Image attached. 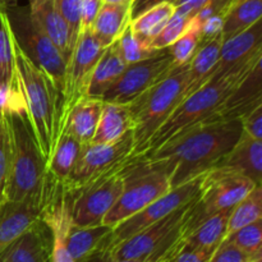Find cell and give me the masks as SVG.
Wrapping results in <instances>:
<instances>
[{"mask_svg":"<svg viewBox=\"0 0 262 262\" xmlns=\"http://www.w3.org/2000/svg\"><path fill=\"white\" fill-rule=\"evenodd\" d=\"M242 133L241 119L200 123L141 158L164 164L171 189L216 166L237 143Z\"/></svg>","mask_w":262,"mask_h":262,"instance_id":"cell-1","label":"cell"},{"mask_svg":"<svg viewBox=\"0 0 262 262\" xmlns=\"http://www.w3.org/2000/svg\"><path fill=\"white\" fill-rule=\"evenodd\" d=\"M9 133V170L3 199L13 202L36 200L43 204L48 161L43 158L26 109L4 113Z\"/></svg>","mask_w":262,"mask_h":262,"instance_id":"cell-2","label":"cell"},{"mask_svg":"<svg viewBox=\"0 0 262 262\" xmlns=\"http://www.w3.org/2000/svg\"><path fill=\"white\" fill-rule=\"evenodd\" d=\"M15 81L22 92L28 119L46 161L60 133L61 92L50 77L22 50L14 38Z\"/></svg>","mask_w":262,"mask_h":262,"instance_id":"cell-3","label":"cell"},{"mask_svg":"<svg viewBox=\"0 0 262 262\" xmlns=\"http://www.w3.org/2000/svg\"><path fill=\"white\" fill-rule=\"evenodd\" d=\"M261 60L262 54L230 71L212 73L206 83L182 100L148 141L142 155L151 154L170 138L209 119L222 106L241 79Z\"/></svg>","mask_w":262,"mask_h":262,"instance_id":"cell-4","label":"cell"},{"mask_svg":"<svg viewBox=\"0 0 262 262\" xmlns=\"http://www.w3.org/2000/svg\"><path fill=\"white\" fill-rule=\"evenodd\" d=\"M188 72L189 63L174 67L168 76L127 104L132 119L130 158H137L145 152L151 137L186 97Z\"/></svg>","mask_w":262,"mask_h":262,"instance_id":"cell-5","label":"cell"},{"mask_svg":"<svg viewBox=\"0 0 262 262\" xmlns=\"http://www.w3.org/2000/svg\"><path fill=\"white\" fill-rule=\"evenodd\" d=\"M256 186L257 184L252 179L233 169L215 166L207 170L200 184L199 193L184 217L178 245L210 216L223 210L232 209Z\"/></svg>","mask_w":262,"mask_h":262,"instance_id":"cell-6","label":"cell"},{"mask_svg":"<svg viewBox=\"0 0 262 262\" xmlns=\"http://www.w3.org/2000/svg\"><path fill=\"white\" fill-rule=\"evenodd\" d=\"M170 189L169 174L160 161L132 158L124 176V186L114 206L106 212L102 224L114 228L135 215Z\"/></svg>","mask_w":262,"mask_h":262,"instance_id":"cell-7","label":"cell"},{"mask_svg":"<svg viewBox=\"0 0 262 262\" xmlns=\"http://www.w3.org/2000/svg\"><path fill=\"white\" fill-rule=\"evenodd\" d=\"M193 200L105 252L115 258L169 261L178 245L181 227Z\"/></svg>","mask_w":262,"mask_h":262,"instance_id":"cell-8","label":"cell"},{"mask_svg":"<svg viewBox=\"0 0 262 262\" xmlns=\"http://www.w3.org/2000/svg\"><path fill=\"white\" fill-rule=\"evenodd\" d=\"M132 158L123 160L79 189L72 196V222L77 227L102 224L106 212L114 206L124 186V176Z\"/></svg>","mask_w":262,"mask_h":262,"instance_id":"cell-9","label":"cell"},{"mask_svg":"<svg viewBox=\"0 0 262 262\" xmlns=\"http://www.w3.org/2000/svg\"><path fill=\"white\" fill-rule=\"evenodd\" d=\"M132 147V130H128L117 142L82 143L71 174L60 186L69 196H74L79 189L130 158Z\"/></svg>","mask_w":262,"mask_h":262,"instance_id":"cell-10","label":"cell"},{"mask_svg":"<svg viewBox=\"0 0 262 262\" xmlns=\"http://www.w3.org/2000/svg\"><path fill=\"white\" fill-rule=\"evenodd\" d=\"M204 176L205 173L197 178L192 179V181L187 182V183L182 184V186L169 189L165 194L156 199L155 201H152L150 205L143 207L142 210L136 212L128 219L123 220L122 223L115 225L97 251H106L114 247L118 243L128 239L145 228L152 225L154 223L161 220L166 215L173 212L174 210L188 204L199 193L200 184L204 179Z\"/></svg>","mask_w":262,"mask_h":262,"instance_id":"cell-11","label":"cell"},{"mask_svg":"<svg viewBox=\"0 0 262 262\" xmlns=\"http://www.w3.org/2000/svg\"><path fill=\"white\" fill-rule=\"evenodd\" d=\"M106 46L92 33V31H82L74 45L72 55L67 63L63 94H61L60 127L69 110L87 95L90 79L97 61L104 54Z\"/></svg>","mask_w":262,"mask_h":262,"instance_id":"cell-12","label":"cell"},{"mask_svg":"<svg viewBox=\"0 0 262 262\" xmlns=\"http://www.w3.org/2000/svg\"><path fill=\"white\" fill-rule=\"evenodd\" d=\"M174 67L170 48L161 49L145 60L128 64L119 78L102 95L101 101L129 104L156 82L168 76Z\"/></svg>","mask_w":262,"mask_h":262,"instance_id":"cell-13","label":"cell"},{"mask_svg":"<svg viewBox=\"0 0 262 262\" xmlns=\"http://www.w3.org/2000/svg\"><path fill=\"white\" fill-rule=\"evenodd\" d=\"M17 20L18 28L10 26L18 45L50 77L63 94L67 63L59 49L30 13H22Z\"/></svg>","mask_w":262,"mask_h":262,"instance_id":"cell-14","label":"cell"},{"mask_svg":"<svg viewBox=\"0 0 262 262\" xmlns=\"http://www.w3.org/2000/svg\"><path fill=\"white\" fill-rule=\"evenodd\" d=\"M262 105V68L258 61L234 87L222 106L204 123L242 119L246 114Z\"/></svg>","mask_w":262,"mask_h":262,"instance_id":"cell-15","label":"cell"},{"mask_svg":"<svg viewBox=\"0 0 262 262\" xmlns=\"http://www.w3.org/2000/svg\"><path fill=\"white\" fill-rule=\"evenodd\" d=\"M42 207L36 200L13 202L0 197V255L40 219Z\"/></svg>","mask_w":262,"mask_h":262,"instance_id":"cell-16","label":"cell"},{"mask_svg":"<svg viewBox=\"0 0 262 262\" xmlns=\"http://www.w3.org/2000/svg\"><path fill=\"white\" fill-rule=\"evenodd\" d=\"M51 245L50 229L40 217L0 255V262H51Z\"/></svg>","mask_w":262,"mask_h":262,"instance_id":"cell-17","label":"cell"},{"mask_svg":"<svg viewBox=\"0 0 262 262\" xmlns=\"http://www.w3.org/2000/svg\"><path fill=\"white\" fill-rule=\"evenodd\" d=\"M262 54V22L255 25L243 32L223 41L220 58L214 72H227L238 66L247 63L251 59Z\"/></svg>","mask_w":262,"mask_h":262,"instance_id":"cell-18","label":"cell"},{"mask_svg":"<svg viewBox=\"0 0 262 262\" xmlns=\"http://www.w3.org/2000/svg\"><path fill=\"white\" fill-rule=\"evenodd\" d=\"M216 166H224L245 174L257 186H261L262 140H256L243 132L232 150L216 164Z\"/></svg>","mask_w":262,"mask_h":262,"instance_id":"cell-19","label":"cell"},{"mask_svg":"<svg viewBox=\"0 0 262 262\" xmlns=\"http://www.w3.org/2000/svg\"><path fill=\"white\" fill-rule=\"evenodd\" d=\"M28 3H30V9H28L30 15L40 23L41 27L45 30L49 37L59 49L66 63H68L72 55L71 45H69V30L56 8L55 0H28Z\"/></svg>","mask_w":262,"mask_h":262,"instance_id":"cell-20","label":"cell"},{"mask_svg":"<svg viewBox=\"0 0 262 262\" xmlns=\"http://www.w3.org/2000/svg\"><path fill=\"white\" fill-rule=\"evenodd\" d=\"M104 102L100 99L84 96L68 112L60 129H66L81 143L91 142L96 130Z\"/></svg>","mask_w":262,"mask_h":262,"instance_id":"cell-21","label":"cell"},{"mask_svg":"<svg viewBox=\"0 0 262 262\" xmlns=\"http://www.w3.org/2000/svg\"><path fill=\"white\" fill-rule=\"evenodd\" d=\"M125 67L127 64L118 49L117 40H115L105 49L104 54L97 61L92 72L91 79H90L86 96L101 100L102 95L119 78L120 74L124 72Z\"/></svg>","mask_w":262,"mask_h":262,"instance_id":"cell-22","label":"cell"},{"mask_svg":"<svg viewBox=\"0 0 262 262\" xmlns=\"http://www.w3.org/2000/svg\"><path fill=\"white\" fill-rule=\"evenodd\" d=\"M130 4H106L102 3L92 22L91 28L95 36L104 46L114 42L130 22Z\"/></svg>","mask_w":262,"mask_h":262,"instance_id":"cell-23","label":"cell"},{"mask_svg":"<svg viewBox=\"0 0 262 262\" xmlns=\"http://www.w3.org/2000/svg\"><path fill=\"white\" fill-rule=\"evenodd\" d=\"M81 145L77 138L66 129H60L48 160V178L56 184H63L73 169Z\"/></svg>","mask_w":262,"mask_h":262,"instance_id":"cell-24","label":"cell"},{"mask_svg":"<svg viewBox=\"0 0 262 262\" xmlns=\"http://www.w3.org/2000/svg\"><path fill=\"white\" fill-rule=\"evenodd\" d=\"M132 130V119L127 105L104 102L91 142L113 143Z\"/></svg>","mask_w":262,"mask_h":262,"instance_id":"cell-25","label":"cell"},{"mask_svg":"<svg viewBox=\"0 0 262 262\" xmlns=\"http://www.w3.org/2000/svg\"><path fill=\"white\" fill-rule=\"evenodd\" d=\"M230 211H232V209L223 210V211L212 215L209 219L205 220L204 223H201L191 234L187 235L177 246L171 258L177 255L179 250H183V248L192 250V248L217 247L224 241L225 234H227V224Z\"/></svg>","mask_w":262,"mask_h":262,"instance_id":"cell-26","label":"cell"},{"mask_svg":"<svg viewBox=\"0 0 262 262\" xmlns=\"http://www.w3.org/2000/svg\"><path fill=\"white\" fill-rule=\"evenodd\" d=\"M223 41L224 40L222 36H217L212 40L202 42L197 49L193 58L189 61L188 87H187L186 97L209 81L219 61Z\"/></svg>","mask_w":262,"mask_h":262,"instance_id":"cell-27","label":"cell"},{"mask_svg":"<svg viewBox=\"0 0 262 262\" xmlns=\"http://www.w3.org/2000/svg\"><path fill=\"white\" fill-rule=\"evenodd\" d=\"M113 228L105 224L91 227L72 225L69 230L67 247L73 262H86L100 248Z\"/></svg>","mask_w":262,"mask_h":262,"instance_id":"cell-28","label":"cell"},{"mask_svg":"<svg viewBox=\"0 0 262 262\" xmlns=\"http://www.w3.org/2000/svg\"><path fill=\"white\" fill-rule=\"evenodd\" d=\"M262 0H232L224 14L222 37H233L261 19Z\"/></svg>","mask_w":262,"mask_h":262,"instance_id":"cell-29","label":"cell"},{"mask_svg":"<svg viewBox=\"0 0 262 262\" xmlns=\"http://www.w3.org/2000/svg\"><path fill=\"white\" fill-rule=\"evenodd\" d=\"M262 215V188L261 186H256L243 197L237 205L232 207L229 219L227 224V234L225 238L229 237L241 228L248 224L257 222ZM224 238V239H225Z\"/></svg>","mask_w":262,"mask_h":262,"instance_id":"cell-30","label":"cell"},{"mask_svg":"<svg viewBox=\"0 0 262 262\" xmlns=\"http://www.w3.org/2000/svg\"><path fill=\"white\" fill-rule=\"evenodd\" d=\"M174 10L176 7L173 3H161L130 20L129 25L138 36L152 42L154 38L161 32L169 18L173 15Z\"/></svg>","mask_w":262,"mask_h":262,"instance_id":"cell-31","label":"cell"},{"mask_svg":"<svg viewBox=\"0 0 262 262\" xmlns=\"http://www.w3.org/2000/svg\"><path fill=\"white\" fill-rule=\"evenodd\" d=\"M14 36L7 12L0 10V87L14 81Z\"/></svg>","mask_w":262,"mask_h":262,"instance_id":"cell-32","label":"cell"},{"mask_svg":"<svg viewBox=\"0 0 262 262\" xmlns=\"http://www.w3.org/2000/svg\"><path fill=\"white\" fill-rule=\"evenodd\" d=\"M201 45V25L192 17L187 23L186 30L177 38L176 42L170 45L174 66H183L191 61L194 53Z\"/></svg>","mask_w":262,"mask_h":262,"instance_id":"cell-33","label":"cell"},{"mask_svg":"<svg viewBox=\"0 0 262 262\" xmlns=\"http://www.w3.org/2000/svg\"><path fill=\"white\" fill-rule=\"evenodd\" d=\"M117 43L118 49H119L120 54H122L127 66L128 64L145 60V59L155 55L159 51L152 48L150 41L138 36L132 30L130 25H128L125 30L122 32V35L117 38Z\"/></svg>","mask_w":262,"mask_h":262,"instance_id":"cell-34","label":"cell"},{"mask_svg":"<svg viewBox=\"0 0 262 262\" xmlns=\"http://www.w3.org/2000/svg\"><path fill=\"white\" fill-rule=\"evenodd\" d=\"M225 241L242 251L251 260L262 261V220L241 228L225 238Z\"/></svg>","mask_w":262,"mask_h":262,"instance_id":"cell-35","label":"cell"},{"mask_svg":"<svg viewBox=\"0 0 262 262\" xmlns=\"http://www.w3.org/2000/svg\"><path fill=\"white\" fill-rule=\"evenodd\" d=\"M56 8L69 30V45L73 51L81 33V7L82 0H55Z\"/></svg>","mask_w":262,"mask_h":262,"instance_id":"cell-36","label":"cell"},{"mask_svg":"<svg viewBox=\"0 0 262 262\" xmlns=\"http://www.w3.org/2000/svg\"><path fill=\"white\" fill-rule=\"evenodd\" d=\"M189 18L184 17L181 13L176 12L174 10L173 15L169 18V20L166 22V25L164 26V28L161 30V32L156 36L152 40L151 45L155 50H161V49L169 48L170 45H173L177 41V38L183 33V31L186 30L187 23H188Z\"/></svg>","mask_w":262,"mask_h":262,"instance_id":"cell-37","label":"cell"},{"mask_svg":"<svg viewBox=\"0 0 262 262\" xmlns=\"http://www.w3.org/2000/svg\"><path fill=\"white\" fill-rule=\"evenodd\" d=\"M9 170V133L5 114L0 112V196Z\"/></svg>","mask_w":262,"mask_h":262,"instance_id":"cell-38","label":"cell"},{"mask_svg":"<svg viewBox=\"0 0 262 262\" xmlns=\"http://www.w3.org/2000/svg\"><path fill=\"white\" fill-rule=\"evenodd\" d=\"M248 260L251 258L246 253L224 239L216 248L209 262H247Z\"/></svg>","mask_w":262,"mask_h":262,"instance_id":"cell-39","label":"cell"},{"mask_svg":"<svg viewBox=\"0 0 262 262\" xmlns=\"http://www.w3.org/2000/svg\"><path fill=\"white\" fill-rule=\"evenodd\" d=\"M217 247L192 248V250L183 248V250H179L169 262H209Z\"/></svg>","mask_w":262,"mask_h":262,"instance_id":"cell-40","label":"cell"},{"mask_svg":"<svg viewBox=\"0 0 262 262\" xmlns=\"http://www.w3.org/2000/svg\"><path fill=\"white\" fill-rule=\"evenodd\" d=\"M243 132L256 140H262V105L246 114L242 118Z\"/></svg>","mask_w":262,"mask_h":262,"instance_id":"cell-41","label":"cell"},{"mask_svg":"<svg viewBox=\"0 0 262 262\" xmlns=\"http://www.w3.org/2000/svg\"><path fill=\"white\" fill-rule=\"evenodd\" d=\"M230 4H232V0H209L193 18H196L197 22L201 25L204 20L212 17V15L225 14Z\"/></svg>","mask_w":262,"mask_h":262,"instance_id":"cell-42","label":"cell"},{"mask_svg":"<svg viewBox=\"0 0 262 262\" xmlns=\"http://www.w3.org/2000/svg\"><path fill=\"white\" fill-rule=\"evenodd\" d=\"M224 14L212 15L201 23V43L222 36Z\"/></svg>","mask_w":262,"mask_h":262,"instance_id":"cell-43","label":"cell"},{"mask_svg":"<svg viewBox=\"0 0 262 262\" xmlns=\"http://www.w3.org/2000/svg\"><path fill=\"white\" fill-rule=\"evenodd\" d=\"M102 5V0H82L81 7V32L91 28L92 22Z\"/></svg>","mask_w":262,"mask_h":262,"instance_id":"cell-44","label":"cell"},{"mask_svg":"<svg viewBox=\"0 0 262 262\" xmlns=\"http://www.w3.org/2000/svg\"><path fill=\"white\" fill-rule=\"evenodd\" d=\"M207 2L209 0H174L173 5L176 7V12L191 19Z\"/></svg>","mask_w":262,"mask_h":262,"instance_id":"cell-45","label":"cell"},{"mask_svg":"<svg viewBox=\"0 0 262 262\" xmlns=\"http://www.w3.org/2000/svg\"><path fill=\"white\" fill-rule=\"evenodd\" d=\"M174 0H132L129 7V18L130 20L137 18L146 10L161 4V3H173Z\"/></svg>","mask_w":262,"mask_h":262,"instance_id":"cell-46","label":"cell"},{"mask_svg":"<svg viewBox=\"0 0 262 262\" xmlns=\"http://www.w3.org/2000/svg\"><path fill=\"white\" fill-rule=\"evenodd\" d=\"M86 262H146L145 260H128V258H115L107 255L105 251H96Z\"/></svg>","mask_w":262,"mask_h":262,"instance_id":"cell-47","label":"cell"},{"mask_svg":"<svg viewBox=\"0 0 262 262\" xmlns=\"http://www.w3.org/2000/svg\"><path fill=\"white\" fill-rule=\"evenodd\" d=\"M18 0H0V10H9L10 8H15Z\"/></svg>","mask_w":262,"mask_h":262,"instance_id":"cell-48","label":"cell"},{"mask_svg":"<svg viewBox=\"0 0 262 262\" xmlns=\"http://www.w3.org/2000/svg\"><path fill=\"white\" fill-rule=\"evenodd\" d=\"M132 0H102V3L106 4H130Z\"/></svg>","mask_w":262,"mask_h":262,"instance_id":"cell-49","label":"cell"},{"mask_svg":"<svg viewBox=\"0 0 262 262\" xmlns=\"http://www.w3.org/2000/svg\"><path fill=\"white\" fill-rule=\"evenodd\" d=\"M146 262H169V261H165V260H155V261H146Z\"/></svg>","mask_w":262,"mask_h":262,"instance_id":"cell-50","label":"cell"},{"mask_svg":"<svg viewBox=\"0 0 262 262\" xmlns=\"http://www.w3.org/2000/svg\"><path fill=\"white\" fill-rule=\"evenodd\" d=\"M247 262H262L261 260H248Z\"/></svg>","mask_w":262,"mask_h":262,"instance_id":"cell-51","label":"cell"}]
</instances>
